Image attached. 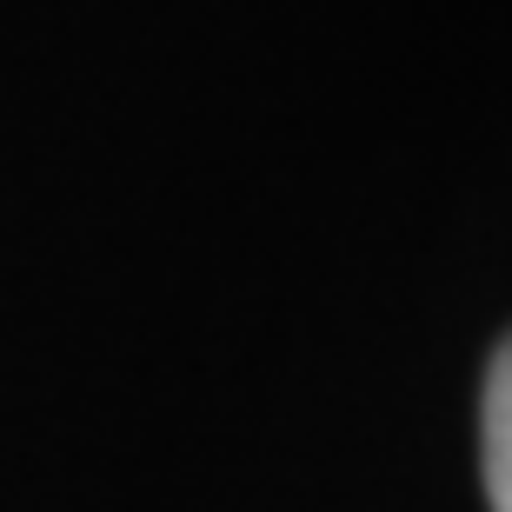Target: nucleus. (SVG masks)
Masks as SVG:
<instances>
[{
    "label": "nucleus",
    "mask_w": 512,
    "mask_h": 512,
    "mask_svg": "<svg viewBox=\"0 0 512 512\" xmlns=\"http://www.w3.org/2000/svg\"><path fill=\"white\" fill-rule=\"evenodd\" d=\"M479 453H486V499H493V512H512V340L493 353V373H486Z\"/></svg>",
    "instance_id": "obj_1"
}]
</instances>
